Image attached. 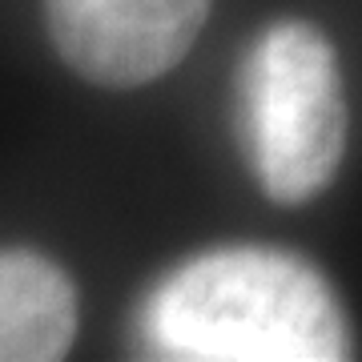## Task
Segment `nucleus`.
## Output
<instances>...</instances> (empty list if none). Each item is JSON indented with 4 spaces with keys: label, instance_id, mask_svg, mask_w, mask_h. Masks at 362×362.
<instances>
[{
    "label": "nucleus",
    "instance_id": "1",
    "mask_svg": "<svg viewBox=\"0 0 362 362\" xmlns=\"http://www.w3.org/2000/svg\"><path fill=\"white\" fill-rule=\"evenodd\" d=\"M141 342L185 362H338L354 338L334 290L306 258L266 246L214 250L161 278Z\"/></svg>",
    "mask_w": 362,
    "mask_h": 362
},
{
    "label": "nucleus",
    "instance_id": "2",
    "mask_svg": "<svg viewBox=\"0 0 362 362\" xmlns=\"http://www.w3.org/2000/svg\"><path fill=\"white\" fill-rule=\"evenodd\" d=\"M242 141L258 185L278 206H306L346 153V93L334 45L310 21H274L238 73Z\"/></svg>",
    "mask_w": 362,
    "mask_h": 362
},
{
    "label": "nucleus",
    "instance_id": "3",
    "mask_svg": "<svg viewBox=\"0 0 362 362\" xmlns=\"http://www.w3.org/2000/svg\"><path fill=\"white\" fill-rule=\"evenodd\" d=\"M209 0H45L49 37L77 77L137 89L194 49Z\"/></svg>",
    "mask_w": 362,
    "mask_h": 362
},
{
    "label": "nucleus",
    "instance_id": "4",
    "mask_svg": "<svg viewBox=\"0 0 362 362\" xmlns=\"http://www.w3.org/2000/svg\"><path fill=\"white\" fill-rule=\"evenodd\" d=\"M77 334V290L57 262L0 250V362L65 358Z\"/></svg>",
    "mask_w": 362,
    "mask_h": 362
}]
</instances>
